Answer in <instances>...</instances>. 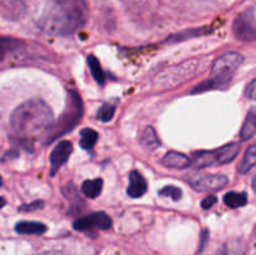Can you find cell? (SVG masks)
<instances>
[{
    "instance_id": "obj_7",
    "label": "cell",
    "mask_w": 256,
    "mask_h": 255,
    "mask_svg": "<svg viewBox=\"0 0 256 255\" xmlns=\"http://www.w3.org/2000/svg\"><path fill=\"white\" fill-rule=\"evenodd\" d=\"M112 225V220L106 212H96L84 218L75 220L72 226L78 232H89L92 230H108Z\"/></svg>"
},
{
    "instance_id": "obj_4",
    "label": "cell",
    "mask_w": 256,
    "mask_h": 255,
    "mask_svg": "<svg viewBox=\"0 0 256 255\" xmlns=\"http://www.w3.org/2000/svg\"><path fill=\"white\" fill-rule=\"evenodd\" d=\"M82 114H84V105H82V98L76 92L70 90L68 92L64 112H62L56 122H52L50 126L45 130L44 144H50V142H55L58 138L72 132L80 122Z\"/></svg>"
},
{
    "instance_id": "obj_20",
    "label": "cell",
    "mask_w": 256,
    "mask_h": 255,
    "mask_svg": "<svg viewBox=\"0 0 256 255\" xmlns=\"http://www.w3.org/2000/svg\"><path fill=\"white\" fill-rule=\"evenodd\" d=\"M62 192H64V195L66 196V199L72 202V212H72V209H75V212H79L80 210H82V208H79V206L80 205L82 206V205H84V202H82V199H80L79 195H78L76 189H75V185L72 184V182H70V184H68L66 186H64Z\"/></svg>"
},
{
    "instance_id": "obj_6",
    "label": "cell",
    "mask_w": 256,
    "mask_h": 255,
    "mask_svg": "<svg viewBox=\"0 0 256 255\" xmlns=\"http://www.w3.org/2000/svg\"><path fill=\"white\" fill-rule=\"evenodd\" d=\"M188 182L196 192H212L226 186L229 179L222 174H194L188 178Z\"/></svg>"
},
{
    "instance_id": "obj_2",
    "label": "cell",
    "mask_w": 256,
    "mask_h": 255,
    "mask_svg": "<svg viewBox=\"0 0 256 255\" xmlns=\"http://www.w3.org/2000/svg\"><path fill=\"white\" fill-rule=\"evenodd\" d=\"M52 122V112L49 105L40 99H32L15 108L10 115L9 124L12 134L24 138L46 130Z\"/></svg>"
},
{
    "instance_id": "obj_22",
    "label": "cell",
    "mask_w": 256,
    "mask_h": 255,
    "mask_svg": "<svg viewBox=\"0 0 256 255\" xmlns=\"http://www.w3.org/2000/svg\"><path fill=\"white\" fill-rule=\"evenodd\" d=\"M20 45H22V42L15 39V38H9V36L2 38V42H0V48H2V58H4L8 52L16 50L18 48H20Z\"/></svg>"
},
{
    "instance_id": "obj_29",
    "label": "cell",
    "mask_w": 256,
    "mask_h": 255,
    "mask_svg": "<svg viewBox=\"0 0 256 255\" xmlns=\"http://www.w3.org/2000/svg\"><path fill=\"white\" fill-rule=\"evenodd\" d=\"M42 255H62V254L59 252H44Z\"/></svg>"
},
{
    "instance_id": "obj_23",
    "label": "cell",
    "mask_w": 256,
    "mask_h": 255,
    "mask_svg": "<svg viewBox=\"0 0 256 255\" xmlns=\"http://www.w3.org/2000/svg\"><path fill=\"white\" fill-rule=\"evenodd\" d=\"M159 195L160 196H168L172 198L174 202H179L182 199V192L175 185H166V186L162 188V190H159Z\"/></svg>"
},
{
    "instance_id": "obj_3",
    "label": "cell",
    "mask_w": 256,
    "mask_h": 255,
    "mask_svg": "<svg viewBox=\"0 0 256 255\" xmlns=\"http://www.w3.org/2000/svg\"><path fill=\"white\" fill-rule=\"evenodd\" d=\"M242 62H244V56L240 52H229L222 54L212 62L209 79L196 85L192 89V94H199V92H205L209 90L225 89L232 82L238 68H240Z\"/></svg>"
},
{
    "instance_id": "obj_25",
    "label": "cell",
    "mask_w": 256,
    "mask_h": 255,
    "mask_svg": "<svg viewBox=\"0 0 256 255\" xmlns=\"http://www.w3.org/2000/svg\"><path fill=\"white\" fill-rule=\"evenodd\" d=\"M44 205V202L36 200V202H32V204H24L22 206H19V212H35L38 209H42V206Z\"/></svg>"
},
{
    "instance_id": "obj_11",
    "label": "cell",
    "mask_w": 256,
    "mask_h": 255,
    "mask_svg": "<svg viewBox=\"0 0 256 255\" xmlns=\"http://www.w3.org/2000/svg\"><path fill=\"white\" fill-rule=\"evenodd\" d=\"M46 229V225L38 222H20L15 225V232L22 235H42Z\"/></svg>"
},
{
    "instance_id": "obj_26",
    "label": "cell",
    "mask_w": 256,
    "mask_h": 255,
    "mask_svg": "<svg viewBox=\"0 0 256 255\" xmlns=\"http://www.w3.org/2000/svg\"><path fill=\"white\" fill-rule=\"evenodd\" d=\"M245 96L250 100L256 102V79L252 80L245 89Z\"/></svg>"
},
{
    "instance_id": "obj_19",
    "label": "cell",
    "mask_w": 256,
    "mask_h": 255,
    "mask_svg": "<svg viewBox=\"0 0 256 255\" xmlns=\"http://www.w3.org/2000/svg\"><path fill=\"white\" fill-rule=\"evenodd\" d=\"M88 66H89L90 72H92V78L95 79V82L99 85H104L105 80H106V76H105V72L102 70V65H100L99 60L94 56V55H89L88 56Z\"/></svg>"
},
{
    "instance_id": "obj_17",
    "label": "cell",
    "mask_w": 256,
    "mask_h": 255,
    "mask_svg": "<svg viewBox=\"0 0 256 255\" xmlns=\"http://www.w3.org/2000/svg\"><path fill=\"white\" fill-rule=\"evenodd\" d=\"M99 134L92 128H84L80 130V146L84 150H92L98 142Z\"/></svg>"
},
{
    "instance_id": "obj_30",
    "label": "cell",
    "mask_w": 256,
    "mask_h": 255,
    "mask_svg": "<svg viewBox=\"0 0 256 255\" xmlns=\"http://www.w3.org/2000/svg\"><path fill=\"white\" fill-rule=\"evenodd\" d=\"M252 189H254V192H256V174L254 175V178H252Z\"/></svg>"
},
{
    "instance_id": "obj_13",
    "label": "cell",
    "mask_w": 256,
    "mask_h": 255,
    "mask_svg": "<svg viewBox=\"0 0 256 255\" xmlns=\"http://www.w3.org/2000/svg\"><path fill=\"white\" fill-rule=\"evenodd\" d=\"M256 134V112L252 110L248 112L246 119L242 124V132H240V140L248 142Z\"/></svg>"
},
{
    "instance_id": "obj_24",
    "label": "cell",
    "mask_w": 256,
    "mask_h": 255,
    "mask_svg": "<svg viewBox=\"0 0 256 255\" xmlns=\"http://www.w3.org/2000/svg\"><path fill=\"white\" fill-rule=\"evenodd\" d=\"M115 114V106L112 104H104L98 110L96 118L102 122H108L112 119Z\"/></svg>"
},
{
    "instance_id": "obj_16",
    "label": "cell",
    "mask_w": 256,
    "mask_h": 255,
    "mask_svg": "<svg viewBox=\"0 0 256 255\" xmlns=\"http://www.w3.org/2000/svg\"><path fill=\"white\" fill-rule=\"evenodd\" d=\"M255 165H256V142L248 148L246 152H245L244 158H242L238 170H239L240 174H246V172H249Z\"/></svg>"
},
{
    "instance_id": "obj_28",
    "label": "cell",
    "mask_w": 256,
    "mask_h": 255,
    "mask_svg": "<svg viewBox=\"0 0 256 255\" xmlns=\"http://www.w3.org/2000/svg\"><path fill=\"white\" fill-rule=\"evenodd\" d=\"M208 239H209V232H208L206 229H204V230H202V236H200V244H199V250H198V252H202V250H204L205 245H206Z\"/></svg>"
},
{
    "instance_id": "obj_15",
    "label": "cell",
    "mask_w": 256,
    "mask_h": 255,
    "mask_svg": "<svg viewBox=\"0 0 256 255\" xmlns=\"http://www.w3.org/2000/svg\"><path fill=\"white\" fill-rule=\"evenodd\" d=\"M218 255H245L244 242L239 239L228 240V242L220 248Z\"/></svg>"
},
{
    "instance_id": "obj_9",
    "label": "cell",
    "mask_w": 256,
    "mask_h": 255,
    "mask_svg": "<svg viewBox=\"0 0 256 255\" xmlns=\"http://www.w3.org/2000/svg\"><path fill=\"white\" fill-rule=\"evenodd\" d=\"M148 182L145 178L138 170H132L129 174V186H128V195L132 199L142 198L146 192Z\"/></svg>"
},
{
    "instance_id": "obj_18",
    "label": "cell",
    "mask_w": 256,
    "mask_h": 255,
    "mask_svg": "<svg viewBox=\"0 0 256 255\" xmlns=\"http://www.w3.org/2000/svg\"><path fill=\"white\" fill-rule=\"evenodd\" d=\"M224 202L230 209H236L248 204L246 192H229L224 195Z\"/></svg>"
},
{
    "instance_id": "obj_14",
    "label": "cell",
    "mask_w": 256,
    "mask_h": 255,
    "mask_svg": "<svg viewBox=\"0 0 256 255\" xmlns=\"http://www.w3.org/2000/svg\"><path fill=\"white\" fill-rule=\"evenodd\" d=\"M102 178H96L92 180H85L82 185V194L90 199H95L102 194Z\"/></svg>"
},
{
    "instance_id": "obj_21",
    "label": "cell",
    "mask_w": 256,
    "mask_h": 255,
    "mask_svg": "<svg viewBox=\"0 0 256 255\" xmlns=\"http://www.w3.org/2000/svg\"><path fill=\"white\" fill-rule=\"evenodd\" d=\"M202 34H205V32H202V29H190V30H186V32H178V34L172 35V36L168 38L165 42H170V44H172V42H182V40L189 39V38L192 36H199V35H202Z\"/></svg>"
},
{
    "instance_id": "obj_8",
    "label": "cell",
    "mask_w": 256,
    "mask_h": 255,
    "mask_svg": "<svg viewBox=\"0 0 256 255\" xmlns=\"http://www.w3.org/2000/svg\"><path fill=\"white\" fill-rule=\"evenodd\" d=\"M72 152V144L69 140H62L56 146L52 149V154H50V176H54L58 172V170L69 160L70 155Z\"/></svg>"
},
{
    "instance_id": "obj_10",
    "label": "cell",
    "mask_w": 256,
    "mask_h": 255,
    "mask_svg": "<svg viewBox=\"0 0 256 255\" xmlns=\"http://www.w3.org/2000/svg\"><path fill=\"white\" fill-rule=\"evenodd\" d=\"M162 164L172 169H186L192 165V159L178 152H169L162 159Z\"/></svg>"
},
{
    "instance_id": "obj_1",
    "label": "cell",
    "mask_w": 256,
    "mask_h": 255,
    "mask_svg": "<svg viewBox=\"0 0 256 255\" xmlns=\"http://www.w3.org/2000/svg\"><path fill=\"white\" fill-rule=\"evenodd\" d=\"M88 16L86 0H45L38 26L48 35L69 36L84 26Z\"/></svg>"
},
{
    "instance_id": "obj_12",
    "label": "cell",
    "mask_w": 256,
    "mask_h": 255,
    "mask_svg": "<svg viewBox=\"0 0 256 255\" xmlns=\"http://www.w3.org/2000/svg\"><path fill=\"white\" fill-rule=\"evenodd\" d=\"M140 144L149 152H154L160 146V140L152 126H146L140 134Z\"/></svg>"
},
{
    "instance_id": "obj_27",
    "label": "cell",
    "mask_w": 256,
    "mask_h": 255,
    "mask_svg": "<svg viewBox=\"0 0 256 255\" xmlns=\"http://www.w3.org/2000/svg\"><path fill=\"white\" fill-rule=\"evenodd\" d=\"M216 202H218V198L216 196H214V195H209V196H206L202 202V209H205V210L210 209V208H212L215 204H216Z\"/></svg>"
},
{
    "instance_id": "obj_5",
    "label": "cell",
    "mask_w": 256,
    "mask_h": 255,
    "mask_svg": "<svg viewBox=\"0 0 256 255\" xmlns=\"http://www.w3.org/2000/svg\"><path fill=\"white\" fill-rule=\"evenodd\" d=\"M232 32L235 38L242 42L256 40V16L252 8H248L240 12L232 24Z\"/></svg>"
}]
</instances>
